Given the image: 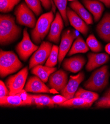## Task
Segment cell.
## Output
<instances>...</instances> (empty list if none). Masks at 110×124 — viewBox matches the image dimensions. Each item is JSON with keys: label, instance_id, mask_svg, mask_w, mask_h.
I'll return each mask as SVG.
<instances>
[{"label": "cell", "instance_id": "8fae6325", "mask_svg": "<svg viewBox=\"0 0 110 124\" xmlns=\"http://www.w3.org/2000/svg\"><path fill=\"white\" fill-rule=\"evenodd\" d=\"M64 20L60 13L57 12L52 21L47 39L55 44H58L60 40L61 34L64 28Z\"/></svg>", "mask_w": 110, "mask_h": 124}, {"label": "cell", "instance_id": "f1b7e54d", "mask_svg": "<svg viewBox=\"0 0 110 124\" xmlns=\"http://www.w3.org/2000/svg\"><path fill=\"white\" fill-rule=\"evenodd\" d=\"M87 44L89 48L94 53H98L102 50V46L94 35H90L87 40Z\"/></svg>", "mask_w": 110, "mask_h": 124}, {"label": "cell", "instance_id": "9c48e42d", "mask_svg": "<svg viewBox=\"0 0 110 124\" xmlns=\"http://www.w3.org/2000/svg\"><path fill=\"white\" fill-rule=\"evenodd\" d=\"M76 32L70 29L65 30L62 33L60 46L59 47L58 63L61 64L66 54L69 52L72 44L77 38Z\"/></svg>", "mask_w": 110, "mask_h": 124}, {"label": "cell", "instance_id": "cb8c5ba5", "mask_svg": "<svg viewBox=\"0 0 110 124\" xmlns=\"http://www.w3.org/2000/svg\"><path fill=\"white\" fill-rule=\"evenodd\" d=\"M32 98V105H36L38 107L48 106L50 107H54L55 104L52 98L46 95H32L31 94Z\"/></svg>", "mask_w": 110, "mask_h": 124}, {"label": "cell", "instance_id": "ac0fdd59", "mask_svg": "<svg viewBox=\"0 0 110 124\" xmlns=\"http://www.w3.org/2000/svg\"><path fill=\"white\" fill-rule=\"evenodd\" d=\"M82 3L94 16L95 21L99 20L104 10L103 4L98 0H82Z\"/></svg>", "mask_w": 110, "mask_h": 124}, {"label": "cell", "instance_id": "4fadbf2b", "mask_svg": "<svg viewBox=\"0 0 110 124\" xmlns=\"http://www.w3.org/2000/svg\"><path fill=\"white\" fill-rule=\"evenodd\" d=\"M67 16L70 24L78 32L87 36L89 28L85 21L80 17L75 11L68 7L66 10Z\"/></svg>", "mask_w": 110, "mask_h": 124}, {"label": "cell", "instance_id": "83f0119b", "mask_svg": "<svg viewBox=\"0 0 110 124\" xmlns=\"http://www.w3.org/2000/svg\"><path fill=\"white\" fill-rule=\"evenodd\" d=\"M59 55V47L56 45H53L51 54L49 56L45 64L48 67H54L57 63Z\"/></svg>", "mask_w": 110, "mask_h": 124}, {"label": "cell", "instance_id": "52a82bcc", "mask_svg": "<svg viewBox=\"0 0 110 124\" xmlns=\"http://www.w3.org/2000/svg\"><path fill=\"white\" fill-rule=\"evenodd\" d=\"M39 47L38 46L34 44L31 40L27 29L26 28L24 29L23 38L15 48L16 51L20 58L24 61H26Z\"/></svg>", "mask_w": 110, "mask_h": 124}, {"label": "cell", "instance_id": "ba28073f", "mask_svg": "<svg viewBox=\"0 0 110 124\" xmlns=\"http://www.w3.org/2000/svg\"><path fill=\"white\" fill-rule=\"evenodd\" d=\"M52 45L49 42H43L38 49L32 55L29 61V69L44 64L50 56Z\"/></svg>", "mask_w": 110, "mask_h": 124}, {"label": "cell", "instance_id": "30bf717a", "mask_svg": "<svg viewBox=\"0 0 110 124\" xmlns=\"http://www.w3.org/2000/svg\"><path fill=\"white\" fill-rule=\"evenodd\" d=\"M84 79L83 72L79 73L76 76H71L65 87L60 92L61 94L66 98L67 100L74 97L80 84Z\"/></svg>", "mask_w": 110, "mask_h": 124}, {"label": "cell", "instance_id": "6da1fadb", "mask_svg": "<svg viewBox=\"0 0 110 124\" xmlns=\"http://www.w3.org/2000/svg\"><path fill=\"white\" fill-rule=\"evenodd\" d=\"M21 29L16 24L15 17L10 15L0 16V44L9 45L16 41L21 35Z\"/></svg>", "mask_w": 110, "mask_h": 124}, {"label": "cell", "instance_id": "d4e9b609", "mask_svg": "<svg viewBox=\"0 0 110 124\" xmlns=\"http://www.w3.org/2000/svg\"><path fill=\"white\" fill-rule=\"evenodd\" d=\"M74 97L82 98L93 103L94 102L98 100L99 95L96 93L85 90L81 88H80L75 94Z\"/></svg>", "mask_w": 110, "mask_h": 124}, {"label": "cell", "instance_id": "8d00e7d4", "mask_svg": "<svg viewBox=\"0 0 110 124\" xmlns=\"http://www.w3.org/2000/svg\"><path fill=\"white\" fill-rule=\"evenodd\" d=\"M105 51L109 54H110V43L108 44L105 46Z\"/></svg>", "mask_w": 110, "mask_h": 124}, {"label": "cell", "instance_id": "74e56055", "mask_svg": "<svg viewBox=\"0 0 110 124\" xmlns=\"http://www.w3.org/2000/svg\"><path fill=\"white\" fill-rule=\"evenodd\" d=\"M51 3H52V11L53 12H55V10H56V6L54 4V1L53 0H51Z\"/></svg>", "mask_w": 110, "mask_h": 124}, {"label": "cell", "instance_id": "1f68e13d", "mask_svg": "<svg viewBox=\"0 0 110 124\" xmlns=\"http://www.w3.org/2000/svg\"><path fill=\"white\" fill-rule=\"evenodd\" d=\"M18 95L24 104V106H30L32 105V98L31 94L27 93L25 90H22L17 94Z\"/></svg>", "mask_w": 110, "mask_h": 124}, {"label": "cell", "instance_id": "9a60e30c", "mask_svg": "<svg viewBox=\"0 0 110 124\" xmlns=\"http://www.w3.org/2000/svg\"><path fill=\"white\" fill-rule=\"evenodd\" d=\"M86 62V59L82 55H76L65 59L63 62V68L72 73L80 71Z\"/></svg>", "mask_w": 110, "mask_h": 124}, {"label": "cell", "instance_id": "7a4b0ae2", "mask_svg": "<svg viewBox=\"0 0 110 124\" xmlns=\"http://www.w3.org/2000/svg\"><path fill=\"white\" fill-rule=\"evenodd\" d=\"M23 67L18 56L13 51L0 52V75L4 78L9 74L15 73Z\"/></svg>", "mask_w": 110, "mask_h": 124}, {"label": "cell", "instance_id": "277c9868", "mask_svg": "<svg viewBox=\"0 0 110 124\" xmlns=\"http://www.w3.org/2000/svg\"><path fill=\"white\" fill-rule=\"evenodd\" d=\"M108 66L105 65L95 71L90 77L84 84L86 89L93 91H101L109 83Z\"/></svg>", "mask_w": 110, "mask_h": 124}, {"label": "cell", "instance_id": "7c38bea8", "mask_svg": "<svg viewBox=\"0 0 110 124\" xmlns=\"http://www.w3.org/2000/svg\"><path fill=\"white\" fill-rule=\"evenodd\" d=\"M68 83V75L62 69L52 73L48 79V85L57 91L61 92Z\"/></svg>", "mask_w": 110, "mask_h": 124}, {"label": "cell", "instance_id": "4316f807", "mask_svg": "<svg viewBox=\"0 0 110 124\" xmlns=\"http://www.w3.org/2000/svg\"><path fill=\"white\" fill-rule=\"evenodd\" d=\"M21 0H0V11L3 13H7L13 10Z\"/></svg>", "mask_w": 110, "mask_h": 124}, {"label": "cell", "instance_id": "603a6c76", "mask_svg": "<svg viewBox=\"0 0 110 124\" xmlns=\"http://www.w3.org/2000/svg\"><path fill=\"white\" fill-rule=\"evenodd\" d=\"M89 47L81 36L77 37L68 53V56L76 54L85 53L89 51Z\"/></svg>", "mask_w": 110, "mask_h": 124}, {"label": "cell", "instance_id": "5b68a950", "mask_svg": "<svg viewBox=\"0 0 110 124\" xmlns=\"http://www.w3.org/2000/svg\"><path fill=\"white\" fill-rule=\"evenodd\" d=\"M28 75V68L27 66L15 75L9 76L6 80L5 84L9 91V95L16 94L23 90Z\"/></svg>", "mask_w": 110, "mask_h": 124}, {"label": "cell", "instance_id": "e0dca14e", "mask_svg": "<svg viewBox=\"0 0 110 124\" xmlns=\"http://www.w3.org/2000/svg\"><path fill=\"white\" fill-rule=\"evenodd\" d=\"M96 31L104 41L110 42V13L105 14L102 20L97 25Z\"/></svg>", "mask_w": 110, "mask_h": 124}, {"label": "cell", "instance_id": "3957f363", "mask_svg": "<svg viewBox=\"0 0 110 124\" xmlns=\"http://www.w3.org/2000/svg\"><path fill=\"white\" fill-rule=\"evenodd\" d=\"M54 20L53 11L46 12L42 15L36 22L35 27L31 31V37L36 44H40L49 32Z\"/></svg>", "mask_w": 110, "mask_h": 124}, {"label": "cell", "instance_id": "d6986e66", "mask_svg": "<svg viewBox=\"0 0 110 124\" xmlns=\"http://www.w3.org/2000/svg\"><path fill=\"white\" fill-rule=\"evenodd\" d=\"M69 6L87 24H93V19L91 15L79 1L77 0L72 1L70 3Z\"/></svg>", "mask_w": 110, "mask_h": 124}, {"label": "cell", "instance_id": "f35d334b", "mask_svg": "<svg viewBox=\"0 0 110 124\" xmlns=\"http://www.w3.org/2000/svg\"><path fill=\"white\" fill-rule=\"evenodd\" d=\"M68 1H71V2H72V1H76V0H68Z\"/></svg>", "mask_w": 110, "mask_h": 124}, {"label": "cell", "instance_id": "d590c367", "mask_svg": "<svg viewBox=\"0 0 110 124\" xmlns=\"http://www.w3.org/2000/svg\"><path fill=\"white\" fill-rule=\"evenodd\" d=\"M103 3L107 8H110V0H98Z\"/></svg>", "mask_w": 110, "mask_h": 124}, {"label": "cell", "instance_id": "836d02e7", "mask_svg": "<svg viewBox=\"0 0 110 124\" xmlns=\"http://www.w3.org/2000/svg\"><path fill=\"white\" fill-rule=\"evenodd\" d=\"M52 98L53 101L54 102L55 104H57V105H59V104L62 103L64 102V101H67L66 98L64 97L62 95H58L54 96Z\"/></svg>", "mask_w": 110, "mask_h": 124}, {"label": "cell", "instance_id": "ffe728a7", "mask_svg": "<svg viewBox=\"0 0 110 124\" xmlns=\"http://www.w3.org/2000/svg\"><path fill=\"white\" fill-rule=\"evenodd\" d=\"M57 70L56 67H48L39 65L33 67L31 70L32 74L38 76L44 83H46L51 74Z\"/></svg>", "mask_w": 110, "mask_h": 124}, {"label": "cell", "instance_id": "8992f818", "mask_svg": "<svg viewBox=\"0 0 110 124\" xmlns=\"http://www.w3.org/2000/svg\"><path fill=\"white\" fill-rule=\"evenodd\" d=\"M15 15L17 22L21 25L34 28L36 24V17L33 11L26 4L22 3L15 8Z\"/></svg>", "mask_w": 110, "mask_h": 124}, {"label": "cell", "instance_id": "f546056e", "mask_svg": "<svg viewBox=\"0 0 110 124\" xmlns=\"http://www.w3.org/2000/svg\"><path fill=\"white\" fill-rule=\"evenodd\" d=\"M95 105L98 108H110V89L96 102Z\"/></svg>", "mask_w": 110, "mask_h": 124}, {"label": "cell", "instance_id": "484cf974", "mask_svg": "<svg viewBox=\"0 0 110 124\" xmlns=\"http://www.w3.org/2000/svg\"><path fill=\"white\" fill-rule=\"evenodd\" d=\"M53 1L56 7L58 8L61 15L65 25L68 26L69 24V20L66 13L68 0H53Z\"/></svg>", "mask_w": 110, "mask_h": 124}, {"label": "cell", "instance_id": "5bb4252c", "mask_svg": "<svg viewBox=\"0 0 110 124\" xmlns=\"http://www.w3.org/2000/svg\"><path fill=\"white\" fill-rule=\"evenodd\" d=\"M27 92L34 93H50L51 90L38 76L31 77L28 80L24 88Z\"/></svg>", "mask_w": 110, "mask_h": 124}, {"label": "cell", "instance_id": "44dd1931", "mask_svg": "<svg viewBox=\"0 0 110 124\" xmlns=\"http://www.w3.org/2000/svg\"><path fill=\"white\" fill-rule=\"evenodd\" d=\"M91 102L88 100L80 97H73L67 100L64 102L58 105L61 107H73V108H87L90 107Z\"/></svg>", "mask_w": 110, "mask_h": 124}, {"label": "cell", "instance_id": "2e32d148", "mask_svg": "<svg viewBox=\"0 0 110 124\" xmlns=\"http://www.w3.org/2000/svg\"><path fill=\"white\" fill-rule=\"evenodd\" d=\"M88 62L86 66L88 71H91L96 68L106 64L110 59L108 54L105 53H89L88 55Z\"/></svg>", "mask_w": 110, "mask_h": 124}, {"label": "cell", "instance_id": "7402d4cb", "mask_svg": "<svg viewBox=\"0 0 110 124\" xmlns=\"http://www.w3.org/2000/svg\"><path fill=\"white\" fill-rule=\"evenodd\" d=\"M0 105L2 107H16L24 106V104L20 97L16 94L0 98Z\"/></svg>", "mask_w": 110, "mask_h": 124}, {"label": "cell", "instance_id": "4dcf8cb0", "mask_svg": "<svg viewBox=\"0 0 110 124\" xmlns=\"http://www.w3.org/2000/svg\"><path fill=\"white\" fill-rule=\"evenodd\" d=\"M28 7L36 16H39L42 12L41 2L39 0H25Z\"/></svg>", "mask_w": 110, "mask_h": 124}, {"label": "cell", "instance_id": "d6a6232c", "mask_svg": "<svg viewBox=\"0 0 110 124\" xmlns=\"http://www.w3.org/2000/svg\"><path fill=\"white\" fill-rule=\"evenodd\" d=\"M0 98L9 95V91L6 84L1 80L0 81Z\"/></svg>", "mask_w": 110, "mask_h": 124}, {"label": "cell", "instance_id": "e575fe53", "mask_svg": "<svg viewBox=\"0 0 110 124\" xmlns=\"http://www.w3.org/2000/svg\"><path fill=\"white\" fill-rule=\"evenodd\" d=\"M43 6L46 10H50L52 8V3L51 0H39Z\"/></svg>", "mask_w": 110, "mask_h": 124}]
</instances>
